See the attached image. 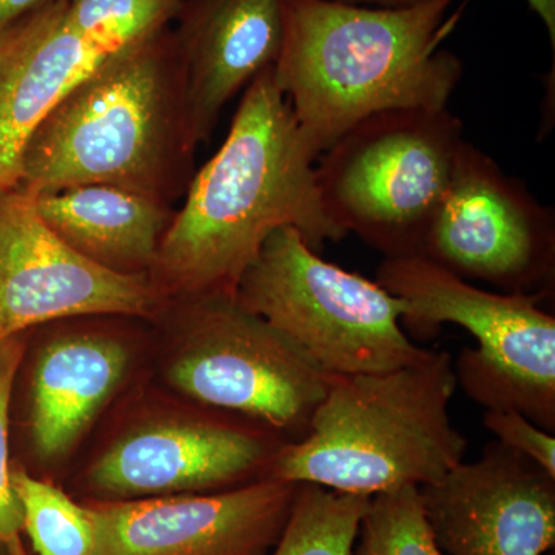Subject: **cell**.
Returning a JSON list of instances; mask_svg holds the SVG:
<instances>
[{"instance_id":"cell-1","label":"cell","mask_w":555,"mask_h":555,"mask_svg":"<svg viewBox=\"0 0 555 555\" xmlns=\"http://www.w3.org/2000/svg\"><path fill=\"white\" fill-rule=\"evenodd\" d=\"M318 156L278 87L273 67L251 80L228 138L195 171L149 276L167 302L235 298L273 232L295 228L313 250L346 233L324 211Z\"/></svg>"},{"instance_id":"cell-2","label":"cell","mask_w":555,"mask_h":555,"mask_svg":"<svg viewBox=\"0 0 555 555\" xmlns=\"http://www.w3.org/2000/svg\"><path fill=\"white\" fill-rule=\"evenodd\" d=\"M454 2L287 0L273 76L317 156L377 113L448 108L463 75L462 61L441 50L462 17V9L449 14Z\"/></svg>"},{"instance_id":"cell-3","label":"cell","mask_w":555,"mask_h":555,"mask_svg":"<svg viewBox=\"0 0 555 555\" xmlns=\"http://www.w3.org/2000/svg\"><path fill=\"white\" fill-rule=\"evenodd\" d=\"M181 65L166 25L101 62L33 130L22 188L105 184L173 204L195 175Z\"/></svg>"},{"instance_id":"cell-4","label":"cell","mask_w":555,"mask_h":555,"mask_svg":"<svg viewBox=\"0 0 555 555\" xmlns=\"http://www.w3.org/2000/svg\"><path fill=\"white\" fill-rule=\"evenodd\" d=\"M456 386L444 350L396 371L328 375L308 436L281 449L269 477L366 496L436 483L465 462L449 415Z\"/></svg>"},{"instance_id":"cell-5","label":"cell","mask_w":555,"mask_h":555,"mask_svg":"<svg viewBox=\"0 0 555 555\" xmlns=\"http://www.w3.org/2000/svg\"><path fill=\"white\" fill-rule=\"evenodd\" d=\"M377 283L408 302L401 323L416 337L449 323L477 339L454 363L470 400L555 433V318L542 309L550 292L485 291L423 255L385 258Z\"/></svg>"},{"instance_id":"cell-6","label":"cell","mask_w":555,"mask_h":555,"mask_svg":"<svg viewBox=\"0 0 555 555\" xmlns=\"http://www.w3.org/2000/svg\"><path fill=\"white\" fill-rule=\"evenodd\" d=\"M465 144L448 108L369 116L318 156L324 211L385 258L418 255Z\"/></svg>"},{"instance_id":"cell-7","label":"cell","mask_w":555,"mask_h":555,"mask_svg":"<svg viewBox=\"0 0 555 555\" xmlns=\"http://www.w3.org/2000/svg\"><path fill=\"white\" fill-rule=\"evenodd\" d=\"M235 301L268 321L328 375L379 374L425 358L404 332L408 302L324 261L295 228L266 241Z\"/></svg>"},{"instance_id":"cell-8","label":"cell","mask_w":555,"mask_h":555,"mask_svg":"<svg viewBox=\"0 0 555 555\" xmlns=\"http://www.w3.org/2000/svg\"><path fill=\"white\" fill-rule=\"evenodd\" d=\"M167 383L192 403L243 416L291 443L308 436L324 374L294 343L235 298L169 302Z\"/></svg>"},{"instance_id":"cell-9","label":"cell","mask_w":555,"mask_h":555,"mask_svg":"<svg viewBox=\"0 0 555 555\" xmlns=\"http://www.w3.org/2000/svg\"><path fill=\"white\" fill-rule=\"evenodd\" d=\"M287 443L268 427L228 412L158 411L124 427L94 456L79 491L82 500L94 502L224 491L269 477Z\"/></svg>"},{"instance_id":"cell-10","label":"cell","mask_w":555,"mask_h":555,"mask_svg":"<svg viewBox=\"0 0 555 555\" xmlns=\"http://www.w3.org/2000/svg\"><path fill=\"white\" fill-rule=\"evenodd\" d=\"M418 255L503 292H550L555 272L553 210L466 142Z\"/></svg>"},{"instance_id":"cell-11","label":"cell","mask_w":555,"mask_h":555,"mask_svg":"<svg viewBox=\"0 0 555 555\" xmlns=\"http://www.w3.org/2000/svg\"><path fill=\"white\" fill-rule=\"evenodd\" d=\"M167 305L149 275H120L67 246L31 190H0V341L69 318L158 320Z\"/></svg>"},{"instance_id":"cell-12","label":"cell","mask_w":555,"mask_h":555,"mask_svg":"<svg viewBox=\"0 0 555 555\" xmlns=\"http://www.w3.org/2000/svg\"><path fill=\"white\" fill-rule=\"evenodd\" d=\"M298 485L264 477L201 494L82 500L93 555H266L283 534Z\"/></svg>"},{"instance_id":"cell-13","label":"cell","mask_w":555,"mask_h":555,"mask_svg":"<svg viewBox=\"0 0 555 555\" xmlns=\"http://www.w3.org/2000/svg\"><path fill=\"white\" fill-rule=\"evenodd\" d=\"M137 36L79 0H57L0 33V190L20 185L21 156L40 120Z\"/></svg>"},{"instance_id":"cell-14","label":"cell","mask_w":555,"mask_h":555,"mask_svg":"<svg viewBox=\"0 0 555 555\" xmlns=\"http://www.w3.org/2000/svg\"><path fill=\"white\" fill-rule=\"evenodd\" d=\"M418 489L447 555H543L555 545V477L500 441Z\"/></svg>"},{"instance_id":"cell-15","label":"cell","mask_w":555,"mask_h":555,"mask_svg":"<svg viewBox=\"0 0 555 555\" xmlns=\"http://www.w3.org/2000/svg\"><path fill=\"white\" fill-rule=\"evenodd\" d=\"M105 317L50 323L30 366L28 443L42 465L64 462L126 383L133 349Z\"/></svg>"},{"instance_id":"cell-16","label":"cell","mask_w":555,"mask_h":555,"mask_svg":"<svg viewBox=\"0 0 555 555\" xmlns=\"http://www.w3.org/2000/svg\"><path fill=\"white\" fill-rule=\"evenodd\" d=\"M286 2L181 0L173 33L196 144L210 139L225 105L275 65L283 49Z\"/></svg>"},{"instance_id":"cell-17","label":"cell","mask_w":555,"mask_h":555,"mask_svg":"<svg viewBox=\"0 0 555 555\" xmlns=\"http://www.w3.org/2000/svg\"><path fill=\"white\" fill-rule=\"evenodd\" d=\"M40 218L73 250L120 275H149L173 221V204L87 184L36 195Z\"/></svg>"},{"instance_id":"cell-18","label":"cell","mask_w":555,"mask_h":555,"mask_svg":"<svg viewBox=\"0 0 555 555\" xmlns=\"http://www.w3.org/2000/svg\"><path fill=\"white\" fill-rule=\"evenodd\" d=\"M371 499L299 483L283 534L266 555H353Z\"/></svg>"},{"instance_id":"cell-19","label":"cell","mask_w":555,"mask_h":555,"mask_svg":"<svg viewBox=\"0 0 555 555\" xmlns=\"http://www.w3.org/2000/svg\"><path fill=\"white\" fill-rule=\"evenodd\" d=\"M11 483L22 513V534L36 555H93L94 528L86 505L56 485L13 465Z\"/></svg>"},{"instance_id":"cell-20","label":"cell","mask_w":555,"mask_h":555,"mask_svg":"<svg viewBox=\"0 0 555 555\" xmlns=\"http://www.w3.org/2000/svg\"><path fill=\"white\" fill-rule=\"evenodd\" d=\"M353 555H447L438 547L418 488L372 496Z\"/></svg>"},{"instance_id":"cell-21","label":"cell","mask_w":555,"mask_h":555,"mask_svg":"<svg viewBox=\"0 0 555 555\" xmlns=\"http://www.w3.org/2000/svg\"><path fill=\"white\" fill-rule=\"evenodd\" d=\"M27 345L28 332L0 341V542L14 555H30L22 537V513L11 483L10 459L11 398Z\"/></svg>"},{"instance_id":"cell-22","label":"cell","mask_w":555,"mask_h":555,"mask_svg":"<svg viewBox=\"0 0 555 555\" xmlns=\"http://www.w3.org/2000/svg\"><path fill=\"white\" fill-rule=\"evenodd\" d=\"M483 425L494 434L496 441L518 454L528 456L550 476L555 477L554 434L537 426L517 411L486 409Z\"/></svg>"},{"instance_id":"cell-23","label":"cell","mask_w":555,"mask_h":555,"mask_svg":"<svg viewBox=\"0 0 555 555\" xmlns=\"http://www.w3.org/2000/svg\"><path fill=\"white\" fill-rule=\"evenodd\" d=\"M57 0H0V33L33 11L51 5Z\"/></svg>"},{"instance_id":"cell-24","label":"cell","mask_w":555,"mask_h":555,"mask_svg":"<svg viewBox=\"0 0 555 555\" xmlns=\"http://www.w3.org/2000/svg\"><path fill=\"white\" fill-rule=\"evenodd\" d=\"M529 9L534 11L545 25L551 46L555 49V0H526Z\"/></svg>"},{"instance_id":"cell-25","label":"cell","mask_w":555,"mask_h":555,"mask_svg":"<svg viewBox=\"0 0 555 555\" xmlns=\"http://www.w3.org/2000/svg\"><path fill=\"white\" fill-rule=\"evenodd\" d=\"M346 2L358 3V5H361V3H367V5L377 7H403L420 2V0H346Z\"/></svg>"},{"instance_id":"cell-26","label":"cell","mask_w":555,"mask_h":555,"mask_svg":"<svg viewBox=\"0 0 555 555\" xmlns=\"http://www.w3.org/2000/svg\"><path fill=\"white\" fill-rule=\"evenodd\" d=\"M0 555H14V554L11 553L9 547H7L5 545H3L2 542H0Z\"/></svg>"}]
</instances>
